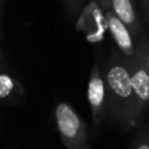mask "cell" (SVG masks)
I'll return each instance as SVG.
<instances>
[{
    "instance_id": "obj_1",
    "label": "cell",
    "mask_w": 149,
    "mask_h": 149,
    "mask_svg": "<svg viewBox=\"0 0 149 149\" xmlns=\"http://www.w3.org/2000/svg\"><path fill=\"white\" fill-rule=\"evenodd\" d=\"M107 89V115L127 131L136 124L135 100L131 84L130 62L118 51L113 50L105 68Z\"/></svg>"
},
{
    "instance_id": "obj_2",
    "label": "cell",
    "mask_w": 149,
    "mask_h": 149,
    "mask_svg": "<svg viewBox=\"0 0 149 149\" xmlns=\"http://www.w3.org/2000/svg\"><path fill=\"white\" fill-rule=\"evenodd\" d=\"M55 124L60 140L68 149H90L86 124L70 103L59 102L56 105Z\"/></svg>"
},
{
    "instance_id": "obj_3",
    "label": "cell",
    "mask_w": 149,
    "mask_h": 149,
    "mask_svg": "<svg viewBox=\"0 0 149 149\" xmlns=\"http://www.w3.org/2000/svg\"><path fill=\"white\" fill-rule=\"evenodd\" d=\"M130 70L135 100V120L137 123L149 107V70L145 60V36L137 42L136 54L130 62Z\"/></svg>"
},
{
    "instance_id": "obj_4",
    "label": "cell",
    "mask_w": 149,
    "mask_h": 149,
    "mask_svg": "<svg viewBox=\"0 0 149 149\" xmlns=\"http://www.w3.org/2000/svg\"><path fill=\"white\" fill-rule=\"evenodd\" d=\"M88 102L90 106L92 120L94 128H98L107 116V89H106L105 72L100 62H95L90 71L88 81Z\"/></svg>"
},
{
    "instance_id": "obj_5",
    "label": "cell",
    "mask_w": 149,
    "mask_h": 149,
    "mask_svg": "<svg viewBox=\"0 0 149 149\" xmlns=\"http://www.w3.org/2000/svg\"><path fill=\"white\" fill-rule=\"evenodd\" d=\"M103 16H105L106 25H107L109 31H110L114 42H115V46H116V49H118V51L120 52L128 62H131V60L134 59L135 54H136V47H137V43H136V41H135L132 33L130 31V29L114 15L111 9L105 10Z\"/></svg>"
},
{
    "instance_id": "obj_6",
    "label": "cell",
    "mask_w": 149,
    "mask_h": 149,
    "mask_svg": "<svg viewBox=\"0 0 149 149\" xmlns=\"http://www.w3.org/2000/svg\"><path fill=\"white\" fill-rule=\"evenodd\" d=\"M110 9L130 29L136 43L141 41L144 37L143 18L137 13L134 0H110Z\"/></svg>"
},
{
    "instance_id": "obj_7",
    "label": "cell",
    "mask_w": 149,
    "mask_h": 149,
    "mask_svg": "<svg viewBox=\"0 0 149 149\" xmlns=\"http://www.w3.org/2000/svg\"><path fill=\"white\" fill-rule=\"evenodd\" d=\"M21 89L20 84L10 74L0 71V101H8Z\"/></svg>"
},
{
    "instance_id": "obj_8",
    "label": "cell",
    "mask_w": 149,
    "mask_h": 149,
    "mask_svg": "<svg viewBox=\"0 0 149 149\" xmlns=\"http://www.w3.org/2000/svg\"><path fill=\"white\" fill-rule=\"evenodd\" d=\"M132 149H149V122L143 126V128L137 134Z\"/></svg>"
},
{
    "instance_id": "obj_9",
    "label": "cell",
    "mask_w": 149,
    "mask_h": 149,
    "mask_svg": "<svg viewBox=\"0 0 149 149\" xmlns=\"http://www.w3.org/2000/svg\"><path fill=\"white\" fill-rule=\"evenodd\" d=\"M64 4L71 16H77L84 5V0H64Z\"/></svg>"
},
{
    "instance_id": "obj_10",
    "label": "cell",
    "mask_w": 149,
    "mask_h": 149,
    "mask_svg": "<svg viewBox=\"0 0 149 149\" xmlns=\"http://www.w3.org/2000/svg\"><path fill=\"white\" fill-rule=\"evenodd\" d=\"M139 7L143 22L149 25V0H139Z\"/></svg>"
},
{
    "instance_id": "obj_11",
    "label": "cell",
    "mask_w": 149,
    "mask_h": 149,
    "mask_svg": "<svg viewBox=\"0 0 149 149\" xmlns=\"http://www.w3.org/2000/svg\"><path fill=\"white\" fill-rule=\"evenodd\" d=\"M95 3L100 5V8L103 12L110 9V0H95Z\"/></svg>"
},
{
    "instance_id": "obj_12",
    "label": "cell",
    "mask_w": 149,
    "mask_h": 149,
    "mask_svg": "<svg viewBox=\"0 0 149 149\" xmlns=\"http://www.w3.org/2000/svg\"><path fill=\"white\" fill-rule=\"evenodd\" d=\"M145 60L149 70V36H145Z\"/></svg>"
},
{
    "instance_id": "obj_13",
    "label": "cell",
    "mask_w": 149,
    "mask_h": 149,
    "mask_svg": "<svg viewBox=\"0 0 149 149\" xmlns=\"http://www.w3.org/2000/svg\"><path fill=\"white\" fill-rule=\"evenodd\" d=\"M0 15H1V12H0ZM3 39V29H1V18H0V41Z\"/></svg>"
},
{
    "instance_id": "obj_14",
    "label": "cell",
    "mask_w": 149,
    "mask_h": 149,
    "mask_svg": "<svg viewBox=\"0 0 149 149\" xmlns=\"http://www.w3.org/2000/svg\"><path fill=\"white\" fill-rule=\"evenodd\" d=\"M3 4H4V0H0V12L3 10Z\"/></svg>"
},
{
    "instance_id": "obj_15",
    "label": "cell",
    "mask_w": 149,
    "mask_h": 149,
    "mask_svg": "<svg viewBox=\"0 0 149 149\" xmlns=\"http://www.w3.org/2000/svg\"><path fill=\"white\" fill-rule=\"evenodd\" d=\"M0 59H1V55H0ZM0 68H1V63H0Z\"/></svg>"
},
{
    "instance_id": "obj_16",
    "label": "cell",
    "mask_w": 149,
    "mask_h": 149,
    "mask_svg": "<svg viewBox=\"0 0 149 149\" xmlns=\"http://www.w3.org/2000/svg\"><path fill=\"white\" fill-rule=\"evenodd\" d=\"M0 70H1V68H0Z\"/></svg>"
}]
</instances>
